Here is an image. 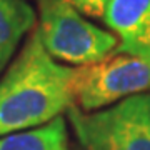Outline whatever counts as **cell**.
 Masks as SVG:
<instances>
[{"label": "cell", "mask_w": 150, "mask_h": 150, "mask_svg": "<svg viewBox=\"0 0 150 150\" xmlns=\"http://www.w3.org/2000/svg\"><path fill=\"white\" fill-rule=\"evenodd\" d=\"M77 70L50 57L35 27L0 80V137L42 127L74 107Z\"/></svg>", "instance_id": "6da1fadb"}, {"label": "cell", "mask_w": 150, "mask_h": 150, "mask_svg": "<svg viewBox=\"0 0 150 150\" xmlns=\"http://www.w3.org/2000/svg\"><path fill=\"white\" fill-rule=\"evenodd\" d=\"M50 57L75 67L103 60L118 45L112 32L93 25L70 0H38V25Z\"/></svg>", "instance_id": "7a4b0ae2"}, {"label": "cell", "mask_w": 150, "mask_h": 150, "mask_svg": "<svg viewBox=\"0 0 150 150\" xmlns=\"http://www.w3.org/2000/svg\"><path fill=\"white\" fill-rule=\"evenodd\" d=\"M67 115L87 150H150V90L90 113L74 105Z\"/></svg>", "instance_id": "3957f363"}, {"label": "cell", "mask_w": 150, "mask_h": 150, "mask_svg": "<svg viewBox=\"0 0 150 150\" xmlns=\"http://www.w3.org/2000/svg\"><path fill=\"white\" fill-rule=\"evenodd\" d=\"M149 90L150 62L112 52L97 64L79 67L75 105L82 112L90 113Z\"/></svg>", "instance_id": "277c9868"}, {"label": "cell", "mask_w": 150, "mask_h": 150, "mask_svg": "<svg viewBox=\"0 0 150 150\" xmlns=\"http://www.w3.org/2000/svg\"><path fill=\"white\" fill-rule=\"evenodd\" d=\"M103 20L118 38L115 52L150 62V0H110Z\"/></svg>", "instance_id": "5b68a950"}, {"label": "cell", "mask_w": 150, "mask_h": 150, "mask_svg": "<svg viewBox=\"0 0 150 150\" xmlns=\"http://www.w3.org/2000/svg\"><path fill=\"white\" fill-rule=\"evenodd\" d=\"M35 10L27 0H0V74L18 43L35 25Z\"/></svg>", "instance_id": "8992f818"}, {"label": "cell", "mask_w": 150, "mask_h": 150, "mask_svg": "<svg viewBox=\"0 0 150 150\" xmlns=\"http://www.w3.org/2000/svg\"><path fill=\"white\" fill-rule=\"evenodd\" d=\"M77 10L82 12L83 15H90V17H103L105 7L110 0H70Z\"/></svg>", "instance_id": "52a82bcc"}, {"label": "cell", "mask_w": 150, "mask_h": 150, "mask_svg": "<svg viewBox=\"0 0 150 150\" xmlns=\"http://www.w3.org/2000/svg\"><path fill=\"white\" fill-rule=\"evenodd\" d=\"M0 150H2V149H0Z\"/></svg>", "instance_id": "ba28073f"}]
</instances>
